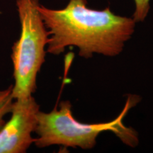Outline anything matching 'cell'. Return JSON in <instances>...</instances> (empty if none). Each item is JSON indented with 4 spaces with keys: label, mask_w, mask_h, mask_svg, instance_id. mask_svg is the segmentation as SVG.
<instances>
[{
    "label": "cell",
    "mask_w": 153,
    "mask_h": 153,
    "mask_svg": "<svg viewBox=\"0 0 153 153\" xmlns=\"http://www.w3.org/2000/svg\"><path fill=\"white\" fill-rule=\"evenodd\" d=\"M38 9L50 33L46 51L53 55L76 46L79 56L85 58L94 53L116 56L131 38L136 24L133 18L114 14L110 7L103 10L89 8L87 0H70L62 9L40 4Z\"/></svg>",
    "instance_id": "6da1fadb"
},
{
    "label": "cell",
    "mask_w": 153,
    "mask_h": 153,
    "mask_svg": "<svg viewBox=\"0 0 153 153\" xmlns=\"http://www.w3.org/2000/svg\"><path fill=\"white\" fill-rule=\"evenodd\" d=\"M138 97L131 96L118 117L107 123L85 124L74 119L72 105L69 101H61L59 109L54 108L50 113H38L37 126L35 131L38 137L33 143L38 148L51 145H62L84 150L91 149L97 143V137L104 131H112L125 144L135 147L138 143L135 130L123 125V118L128 111L138 102Z\"/></svg>",
    "instance_id": "7a4b0ae2"
},
{
    "label": "cell",
    "mask_w": 153,
    "mask_h": 153,
    "mask_svg": "<svg viewBox=\"0 0 153 153\" xmlns=\"http://www.w3.org/2000/svg\"><path fill=\"white\" fill-rule=\"evenodd\" d=\"M39 5V0H16L21 35L13 45L11 55L14 100L26 99L35 92L38 73L45 62L50 33L40 14Z\"/></svg>",
    "instance_id": "3957f363"
},
{
    "label": "cell",
    "mask_w": 153,
    "mask_h": 153,
    "mask_svg": "<svg viewBox=\"0 0 153 153\" xmlns=\"http://www.w3.org/2000/svg\"><path fill=\"white\" fill-rule=\"evenodd\" d=\"M40 106L33 96L13 102L11 117L0 128V153H25L34 142Z\"/></svg>",
    "instance_id": "277c9868"
},
{
    "label": "cell",
    "mask_w": 153,
    "mask_h": 153,
    "mask_svg": "<svg viewBox=\"0 0 153 153\" xmlns=\"http://www.w3.org/2000/svg\"><path fill=\"white\" fill-rule=\"evenodd\" d=\"M13 85H10L7 89L0 90V128L5 124L4 117L9 113H11L14 98L12 95Z\"/></svg>",
    "instance_id": "5b68a950"
},
{
    "label": "cell",
    "mask_w": 153,
    "mask_h": 153,
    "mask_svg": "<svg viewBox=\"0 0 153 153\" xmlns=\"http://www.w3.org/2000/svg\"><path fill=\"white\" fill-rule=\"evenodd\" d=\"M135 4V9L133 19L135 22H143L150 10V0H134Z\"/></svg>",
    "instance_id": "8992f818"
}]
</instances>
